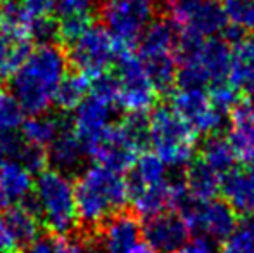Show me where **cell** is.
I'll use <instances>...</instances> for the list:
<instances>
[{"label":"cell","mask_w":254,"mask_h":253,"mask_svg":"<svg viewBox=\"0 0 254 253\" xmlns=\"http://www.w3.org/2000/svg\"><path fill=\"white\" fill-rule=\"evenodd\" d=\"M23 203H28L56 236L74 234L78 226L74 184L66 173L59 170H44L35 180L33 194Z\"/></svg>","instance_id":"cell-3"},{"label":"cell","mask_w":254,"mask_h":253,"mask_svg":"<svg viewBox=\"0 0 254 253\" xmlns=\"http://www.w3.org/2000/svg\"><path fill=\"white\" fill-rule=\"evenodd\" d=\"M178 253H216V252H214L213 241L206 240V238H195V240L189 241Z\"/></svg>","instance_id":"cell-37"},{"label":"cell","mask_w":254,"mask_h":253,"mask_svg":"<svg viewBox=\"0 0 254 253\" xmlns=\"http://www.w3.org/2000/svg\"><path fill=\"white\" fill-rule=\"evenodd\" d=\"M23 108L12 90L0 87V135L12 134L17 127L23 125Z\"/></svg>","instance_id":"cell-31"},{"label":"cell","mask_w":254,"mask_h":253,"mask_svg":"<svg viewBox=\"0 0 254 253\" xmlns=\"http://www.w3.org/2000/svg\"><path fill=\"white\" fill-rule=\"evenodd\" d=\"M116 109V104L99 97L95 94H88V97L74 109V116L71 127H73L76 137L80 139L85 153H88L94 144L102 137V134L113 123V111Z\"/></svg>","instance_id":"cell-15"},{"label":"cell","mask_w":254,"mask_h":253,"mask_svg":"<svg viewBox=\"0 0 254 253\" xmlns=\"http://www.w3.org/2000/svg\"><path fill=\"white\" fill-rule=\"evenodd\" d=\"M66 49L57 42L38 44L10 78L12 94L30 116L51 109L63 78L67 73Z\"/></svg>","instance_id":"cell-1"},{"label":"cell","mask_w":254,"mask_h":253,"mask_svg":"<svg viewBox=\"0 0 254 253\" xmlns=\"http://www.w3.org/2000/svg\"><path fill=\"white\" fill-rule=\"evenodd\" d=\"M230 47L221 38L180 37L178 75L180 87H214L228 80Z\"/></svg>","instance_id":"cell-4"},{"label":"cell","mask_w":254,"mask_h":253,"mask_svg":"<svg viewBox=\"0 0 254 253\" xmlns=\"http://www.w3.org/2000/svg\"><path fill=\"white\" fill-rule=\"evenodd\" d=\"M64 120L57 118L52 115H35L30 116L23 122L21 125V137L31 146L47 149L59 134L61 127H63Z\"/></svg>","instance_id":"cell-25"},{"label":"cell","mask_w":254,"mask_h":253,"mask_svg":"<svg viewBox=\"0 0 254 253\" xmlns=\"http://www.w3.org/2000/svg\"><path fill=\"white\" fill-rule=\"evenodd\" d=\"M149 144L166 167H189L197 149V134L171 108H156L149 118Z\"/></svg>","instance_id":"cell-7"},{"label":"cell","mask_w":254,"mask_h":253,"mask_svg":"<svg viewBox=\"0 0 254 253\" xmlns=\"http://www.w3.org/2000/svg\"><path fill=\"white\" fill-rule=\"evenodd\" d=\"M116 78L120 84L118 108L127 115L145 116L157 101V88L149 78L135 45L116 40Z\"/></svg>","instance_id":"cell-8"},{"label":"cell","mask_w":254,"mask_h":253,"mask_svg":"<svg viewBox=\"0 0 254 253\" xmlns=\"http://www.w3.org/2000/svg\"><path fill=\"white\" fill-rule=\"evenodd\" d=\"M184 182L192 201H209L221 191L223 177L199 160L189 165Z\"/></svg>","instance_id":"cell-23"},{"label":"cell","mask_w":254,"mask_h":253,"mask_svg":"<svg viewBox=\"0 0 254 253\" xmlns=\"http://www.w3.org/2000/svg\"><path fill=\"white\" fill-rule=\"evenodd\" d=\"M5 205H7V199L2 196V192H0V212H2L3 208H5Z\"/></svg>","instance_id":"cell-39"},{"label":"cell","mask_w":254,"mask_h":253,"mask_svg":"<svg viewBox=\"0 0 254 253\" xmlns=\"http://www.w3.org/2000/svg\"><path fill=\"white\" fill-rule=\"evenodd\" d=\"M166 180V165L163 160L156 153H142L135 167L131 169V175L128 182H130V189H137V187L157 186V184H163Z\"/></svg>","instance_id":"cell-26"},{"label":"cell","mask_w":254,"mask_h":253,"mask_svg":"<svg viewBox=\"0 0 254 253\" xmlns=\"http://www.w3.org/2000/svg\"><path fill=\"white\" fill-rule=\"evenodd\" d=\"M201 162L220 173L221 177H225L230 170H234V163L237 162V158L227 137L211 135L202 146Z\"/></svg>","instance_id":"cell-28"},{"label":"cell","mask_w":254,"mask_h":253,"mask_svg":"<svg viewBox=\"0 0 254 253\" xmlns=\"http://www.w3.org/2000/svg\"><path fill=\"white\" fill-rule=\"evenodd\" d=\"M19 250L21 248L17 245L16 238H14L10 227L7 226L3 217H0V253H17Z\"/></svg>","instance_id":"cell-36"},{"label":"cell","mask_w":254,"mask_h":253,"mask_svg":"<svg viewBox=\"0 0 254 253\" xmlns=\"http://www.w3.org/2000/svg\"><path fill=\"white\" fill-rule=\"evenodd\" d=\"M74 199L80 233L94 236L130 203V182L121 173L95 163L76 177Z\"/></svg>","instance_id":"cell-2"},{"label":"cell","mask_w":254,"mask_h":253,"mask_svg":"<svg viewBox=\"0 0 254 253\" xmlns=\"http://www.w3.org/2000/svg\"><path fill=\"white\" fill-rule=\"evenodd\" d=\"M66 54L73 70L94 80L107 73L116 63V38L104 24H92L78 40L66 47Z\"/></svg>","instance_id":"cell-11"},{"label":"cell","mask_w":254,"mask_h":253,"mask_svg":"<svg viewBox=\"0 0 254 253\" xmlns=\"http://www.w3.org/2000/svg\"><path fill=\"white\" fill-rule=\"evenodd\" d=\"M3 220L10 227L21 250L30 247L31 243H35L40 238L42 220L28 203H19V205L10 206L3 213Z\"/></svg>","instance_id":"cell-22"},{"label":"cell","mask_w":254,"mask_h":253,"mask_svg":"<svg viewBox=\"0 0 254 253\" xmlns=\"http://www.w3.org/2000/svg\"><path fill=\"white\" fill-rule=\"evenodd\" d=\"M94 23V14H71V16H61L57 19V44L64 49L69 47L74 40L81 37Z\"/></svg>","instance_id":"cell-30"},{"label":"cell","mask_w":254,"mask_h":253,"mask_svg":"<svg viewBox=\"0 0 254 253\" xmlns=\"http://www.w3.org/2000/svg\"><path fill=\"white\" fill-rule=\"evenodd\" d=\"M54 253H94L92 240L85 234H67L54 238Z\"/></svg>","instance_id":"cell-33"},{"label":"cell","mask_w":254,"mask_h":253,"mask_svg":"<svg viewBox=\"0 0 254 253\" xmlns=\"http://www.w3.org/2000/svg\"><path fill=\"white\" fill-rule=\"evenodd\" d=\"M228 84L235 88H249L254 82V37H241L230 49Z\"/></svg>","instance_id":"cell-21"},{"label":"cell","mask_w":254,"mask_h":253,"mask_svg":"<svg viewBox=\"0 0 254 253\" xmlns=\"http://www.w3.org/2000/svg\"><path fill=\"white\" fill-rule=\"evenodd\" d=\"M138 58L157 92H164L177 82L180 35L168 19H156L137 42Z\"/></svg>","instance_id":"cell-6"},{"label":"cell","mask_w":254,"mask_h":253,"mask_svg":"<svg viewBox=\"0 0 254 253\" xmlns=\"http://www.w3.org/2000/svg\"><path fill=\"white\" fill-rule=\"evenodd\" d=\"M31 42L16 40L0 35V78H12L14 73L21 68L31 54Z\"/></svg>","instance_id":"cell-29"},{"label":"cell","mask_w":254,"mask_h":253,"mask_svg":"<svg viewBox=\"0 0 254 253\" xmlns=\"http://www.w3.org/2000/svg\"><path fill=\"white\" fill-rule=\"evenodd\" d=\"M180 37L213 38L227 30L221 5L214 0H157Z\"/></svg>","instance_id":"cell-9"},{"label":"cell","mask_w":254,"mask_h":253,"mask_svg":"<svg viewBox=\"0 0 254 253\" xmlns=\"http://www.w3.org/2000/svg\"><path fill=\"white\" fill-rule=\"evenodd\" d=\"M90 80H92L90 77H87L85 73H80L76 70L66 73V77L63 78L59 88H57L56 99H54V104L57 106V109L63 113L76 109L88 97V94H90L92 90Z\"/></svg>","instance_id":"cell-24"},{"label":"cell","mask_w":254,"mask_h":253,"mask_svg":"<svg viewBox=\"0 0 254 253\" xmlns=\"http://www.w3.org/2000/svg\"><path fill=\"white\" fill-rule=\"evenodd\" d=\"M157 9V0H97V16L121 44L137 45Z\"/></svg>","instance_id":"cell-10"},{"label":"cell","mask_w":254,"mask_h":253,"mask_svg":"<svg viewBox=\"0 0 254 253\" xmlns=\"http://www.w3.org/2000/svg\"><path fill=\"white\" fill-rule=\"evenodd\" d=\"M142 234L156 253H178L189 243L190 231L178 212H164L145 220Z\"/></svg>","instance_id":"cell-16"},{"label":"cell","mask_w":254,"mask_h":253,"mask_svg":"<svg viewBox=\"0 0 254 253\" xmlns=\"http://www.w3.org/2000/svg\"><path fill=\"white\" fill-rule=\"evenodd\" d=\"M23 253H54V238H38L35 243L24 248Z\"/></svg>","instance_id":"cell-38"},{"label":"cell","mask_w":254,"mask_h":253,"mask_svg":"<svg viewBox=\"0 0 254 253\" xmlns=\"http://www.w3.org/2000/svg\"><path fill=\"white\" fill-rule=\"evenodd\" d=\"M54 3L59 16H71V14L92 12L94 5H97V0H54Z\"/></svg>","instance_id":"cell-35"},{"label":"cell","mask_w":254,"mask_h":253,"mask_svg":"<svg viewBox=\"0 0 254 253\" xmlns=\"http://www.w3.org/2000/svg\"><path fill=\"white\" fill-rule=\"evenodd\" d=\"M90 238L94 253H131L144 241L138 217L125 210L111 217Z\"/></svg>","instance_id":"cell-14"},{"label":"cell","mask_w":254,"mask_h":253,"mask_svg":"<svg viewBox=\"0 0 254 253\" xmlns=\"http://www.w3.org/2000/svg\"><path fill=\"white\" fill-rule=\"evenodd\" d=\"M33 173L19 162H3L0 165V192L7 201L16 205L26 201L33 194Z\"/></svg>","instance_id":"cell-20"},{"label":"cell","mask_w":254,"mask_h":253,"mask_svg":"<svg viewBox=\"0 0 254 253\" xmlns=\"http://www.w3.org/2000/svg\"><path fill=\"white\" fill-rule=\"evenodd\" d=\"M3 156H5V155H3V151H2V146H0V165H2V163H3Z\"/></svg>","instance_id":"cell-40"},{"label":"cell","mask_w":254,"mask_h":253,"mask_svg":"<svg viewBox=\"0 0 254 253\" xmlns=\"http://www.w3.org/2000/svg\"><path fill=\"white\" fill-rule=\"evenodd\" d=\"M83 153L85 149L80 139L76 137L71 123L67 122L63 123L59 134L47 148L49 163L54 165V170H59L66 175L67 172H76L80 169L81 162H83Z\"/></svg>","instance_id":"cell-19"},{"label":"cell","mask_w":254,"mask_h":253,"mask_svg":"<svg viewBox=\"0 0 254 253\" xmlns=\"http://www.w3.org/2000/svg\"><path fill=\"white\" fill-rule=\"evenodd\" d=\"M227 35L239 40V35L254 30V0H223L221 2Z\"/></svg>","instance_id":"cell-27"},{"label":"cell","mask_w":254,"mask_h":253,"mask_svg":"<svg viewBox=\"0 0 254 253\" xmlns=\"http://www.w3.org/2000/svg\"><path fill=\"white\" fill-rule=\"evenodd\" d=\"M209 97L213 101L214 108L220 113H232V109L239 104V94L237 88L234 85H230L228 82H223V84H218L211 88Z\"/></svg>","instance_id":"cell-34"},{"label":"cell","mask_w":254,"mask_h":253,"mask_svg":"<svg viewBox=\"0 0 254 253\" xmlns=\"http://www.w3.org/2000/svg\"><path fill=\"white\" fill-rule=\"evenodd\" d=\"M0 80H2V78H0Z\"/></svg>","instance_id":"cell-41"},{"label":"cell","mask_w":254,"mask_h":253,"mask_svg":"<svg viewBox=\"0 0 254 253\" xmlns=\"http://www.w3.org/2000/svg\"><path fill=\"white\" fill-rule=\"evenodd\" d=\"M220 253H254V217L237 224L230 236L221 241Z\"/></svg>","instance_id":"cell-32"},{"label":"cell","mask_w":254,"mask_h":253,"mask_svg":"<svg viewBox=\"0 0 254 253\" xmlns=\"http://www.w3.org/2000/svg\"><path fill=\"white\" fill-rule=\"evenodd\" d=\"M227 139L237 162L254 165V104L249 99L232 109Z\"/></svg>","instance_id":"cell-17"},{"label":"cell","mask_w":254,"mask_h":253,"mask_svg":"<svg viewBox=\"0 0 254 253\" xmlns=\"http://www.w3.org/2000/svg\"><path fill=\"white\" fill-rule=\"evenodd\" d=\"M221 196L235 213L254 217V165L230 170L221 182Z\"/></svg>","instance_id":"cell-18"},{"label":"cell","mask_w":254,"mask_h":253,"mask_svg":"<svg viewBox=\"0 0 254 253\" xmlns=\"http://www.w3.org/2000/svg\"><path fill=\"white\" fill-rule=\"evenodd\" d=\"M171 109L197 135H213L223 123V113L214 108L209 92L199 87H178L171 94Z\"/></svg>","instance_id":"cell-13"},{"label":"cell","mask_w":254,"mask_h":253,"mask_svg":"<svg viewBox=\"0 0 254 253\" xmlns=\"http://www.w3.org/2000/svg\"><path fill=\"white\" fill-rule=\"evenodd\" d=\"M189 231L209 241H225L237 227V213L223 199L189 201L180 210Z\"/></svg>","instance_id":"cell-12"},{"label":"cell","mask_w":254,"mask_h":253,"mask_svg":"<svg viewBox=\"0 0 254 253\" xmlns=\"http://www.w3.org/2000/svg\"><path fill=\"white\" fill-rule=\"evenodd\" d=\"M147 144L149 120L145 116L127 115L125 120L107 128L87 155L97 165L123 175L133 169Z\"/></svg>","instance_id":"cell-5"}]
</instances>
